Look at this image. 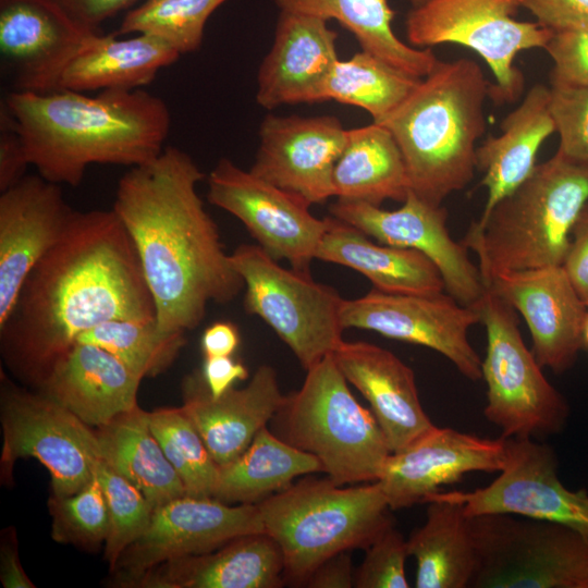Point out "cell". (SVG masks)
Segmentation results:
<instances>
[{"label": "cell", "instance_id": "6da1fadb", "mask_svg": "<svg viewBox=\"0 0 588 588\" xmlns=\"http://www.w3.org/2000/svg\"><path fill=\"white\" fill-rule=\"evenodd\" d=\"M114 319H157L135 246L113 209L75 210L0 324L2 354L38 387L83 332Z\"/></svg>", "mask_w": 588, "mask_h": 588}, {"label": "cell", "instance_id": "7a4b0ae2", "mask_svg": "<svg viewBox=\"0 0 588 588\" xmlns=\"http://www.w3.org/2000/svg\"><path fill=\"white\" fill-rule=\"evenodd\" d=\"M205 174L168 146L118 182L113 211L127 231L164 332L195 329L210 302L226 304L245 286L197 184Z\"/></svg>", "mask_w": 588, "mask_h": 588}, {"label": "cell", "instance_id": "3957f363", "mask_svg": "<svg viewBox=\"0 0 588 588\" xmlns=\"http://www.w3.org/2000/svg\"><path fill=\"white\" fill-rule=\"evenodd\" d=\"M30 166L49 182L75 187L90 164L136 167L164 149L167 103L142 88L88 96L68 89L10 91L2 100Z\"/></svg>", "mask_w": 588, "mask_h": 588}, {"label": "cell", "instance_id": "277c9868", "mask_svg": "<svg viewBox=\"0 0 588 588\" xmlns=\"http://www.w3.org/2000/svg\"><path fill=\"white\" fill-rule=\"evenodd\" d=\"M490 83L470 59L438 61L381 123L405 162L409 189L442 205L464 189L476 169V142L486 130L483 105Z\"/></svg>", "mask_w": 588, "mask_h": 588}, {"label": "cell", "instance_id": "5b68a950", "mask_svg": "<svg viewBox=\"0 0 588 588\" xmlns=\"http://www.w3.org/2000/svg\"><path fill=\"white\" fill-rule=\"evenodd\" d=\"M588 204V164L560 152L473 222L462 241L478 257L486 286L505 272L562 266Z\"/></svg>", "mask_w": 588, "mask_h": 588}, {"label": "cell", "instance_id": "8992f818", "mask_svg": "<svg viewBox=\"0 0 588 588\" xmlns=\"http://www.w3.org/2000/svg\"><path fill=\"white\" fill-rule=\"evenodd\" d=\"M264 531L280 547L284 583L303 586L329 558L367 549L393 525L377 481L348 487L306 478L257 503Z\"/></svg>", "mask_w": 588, "mask_h": 588}, {"label": "cell", "instance_id": "52a82bcc", "mask_svg": "<svg viewBox=\"0 0 588 588\" xmlns=\"http://www.w3.org/2000/svg\"><path fill=\"white\" fill-rule=\"evenodd\" d=\"M306 371L271 419L272 432L314 455L339 486L377 481L391 450L375 415L354 397L332 354Z\"/></svg>", "mask_w": 588, "mask_h": 588}, {"label": "cell", "instance_id": "ba28073f", "mask_svg": "<svg viewBox=\"0 0 588 588\" xmlns=\"http://www.w3.org/2000/svg\"><path fill=\"white\" fill-rule=\"evenodd\" d=\"M477 563L469 588H588V535L511 514L469 517Z\"/></svg>", "mask_w": 588, "mask_h": 588}, {"label": "cell", "instance_id": "9c48e42d", "mask_svg": "<svg viewBox=\"0 0 588 588\" xmlns=\"http://www.w3.org/2000/svg\"><path fill=\"white\" fill-rule=\"evenodd\" d=\"M479 311L487 332L486 356L481 360L487 420L500 428L503 438L559 433L568 417L567 403L526 346L516 310L488 289Z\"/></svg>", "mask_w": 588, "mask_h": 588}, {"label": "cell", "instance_id": "30bf717a", "mask_svg": "<svg viewBox=\"0 0 588 588\" xmlns=\"http://www.w3.org/2000/svg\"><path fill=\"white\" fill-rule=\"evenodd\" d=\"M520 7L523 0H427L407 13L406 37L416 48L457 44L475 51L495 79L489 97L511 103L524 90L523 73L514 64L516 56L544 48L554 33L538 22L516 20Z\"/></svg>", "mask_w": 588, "mask_h": 588}, {"label": "cell", "instance_id": "8fae6325", "mask_svg": "<svg viewBox=\"0 0 588 588\" xmlns=\"http://www.w3.org/2000/svg\"><path fill=\"white\" fill-rule=\"evenodd\" d=\"M245 285L244 308L261 318L304 369L333 354L343 342V298L310 274L285 269L259 245L242 244L230 255Z\"/></svg>", "mask_w": 588, "mask_h": 588}, {"label": "cell", "instance_id": "7c38bea8", "mask_svg": "<svg viewBox=\"0 0 588 588\" xmlns=\"http://www.w3.org/2000/svg\"><path fill=\"white\" fill-rule=\"evenodd\" d=\"M1 463L33 457L49 471L53 495L75 493L94 477L99 458L96 431L44 393L2 383Z\"/></svg>", "mask_w": 588, "mask_h": 588}, {"label": "cell", "instance_id": "4fadbf2b", "mask_svg": "<svg viewBox=\"0 0 588 588\" xmlns=\"http://www.w3.org/2000/svg\"><path fill=\"white\" fill-rule=\"evenodd\" d=\"M432 500L458 502L468 517L518 515L559 523L588 535L587 491L563 486L554 451L530 438H505V463L490 485L473 491H440L425 503Z\"/></svg>", "mask_w": 588, "mask_h": 588}, {"label": "cell", "instance_id": "5bb4252c", "mask_svg": "<svg viewBox=\"0 0 588 588\" xmlns=\"http://www.w3.org/2000/svg\"><path fill=\"white\" fill-rule=\"evenodd\" d=\"M207 181L210 204L237 218L273 259L310 274L328 218H316L309 205L228 158L218 161Z\"/></svg>", "mask_w": 588, "mask_h": 588}, {"label": "cell", "instance_id": "9a60e30c", "mask_svg": "<svg viewBox=\"0 0 588 588\" xmlns=\"http://www.w3.org/2000/svg\"><path fill=\"white\" fill-rule=\"evenodd\" d=\"M340 319L343 329L370 330L431 348L467 379L482 378L481 359L468 340L469 328L481 320L480 311L450 294H393L373 289L362 297L343 299Z\"/></svg>", "mask_w": 588, "mask_h": 588}, {"label": "cell", "instance_id": "2e32d148", "mask_svg": "<svg viewBox=\"0 0 588 588\" xmlns=\"http://www.w3.org/2000/svg\"><path fill=\"white\" fill-rule=\"evenodd\" d=\"M330 213L381 244L422 253L438 268L448 294L464 306L479 309L488 289L479 267L469 259L468 248L451 237L442 205L409 189L403 206L395 210L338 200L330 206Z\"/></svg>", "mask_w": 588, "mask_h": 588}, {"label": "cell", "instance_id": "e0dca14e", "mask_svg": "<svg viewBox=\"0 0 588 588\" xmlns=\"http://www.w3.org/2000/svg\"><path fill=\"white\" fill-rule=\"evenodd\" d=\"M264 531L257 504L182 495L154 510L145 532L121 555V583L170 560L213 551L234 538Z\"/></svg>", "mask_w": 588, "mask_h": 588}, {"label": "cell", "instance_id": "ac0fdd59", "mask_svg": "<svg viewBox=\"0 0 588 588\" xmlns=\"http://www.w3.org/2000/svg\"><path fill=\"white\" fill-rule=\"evenodd\" d=\"M249 171L307 205L334 196L333 171L347 135L333 115L268 114Z\"/></svg>", "mask_w": 588, "mask_h": 588}, {"label": "cell", "instance_id": "d6986e66", "mask_svg": "<svg viewBox=\"0 0 588 588\" xmlns=\"http://www.w3.org/2000/svg\"><path fill=\"white\" fill-rule=\"evenodd\" d=\"M97 33L53 0H0L1 62L12 90H60L63 71Z\"/></svg>", "mask_w": 588, "mask_h": 588}, {"label": "cell", "instance_id": "ffe728a7", "mask_svg": "<svg viewBox=\"0 0 588 588\" xmlns=\"http://www.w3.org/2000/svg\"><path fill=\"white\" fill-rule=\"evenodd\" d=\"M505 438L495 440L434 426L400 451L392 452L379 483L391 510L425 503L444 485L471 471H501Z\"/></svg>", "mask_w": 588, "mask_h": 588}, {"label": "cell", "instance_id": "44dd1931", "mask_svg": "<svg viewBox=\"0 0 588 588\" xmlns=\"http://www.w3.org/2000/svg\"><path fill=\"white\" fill-rule=\"evenodd\" d=\"M75 210L59 184L25 175L0 195V324L34 266L66 230Z\"/></svg>", "mask_w": 588, "mask_h": 588}, {"label": "cell", "instance_id": "7402d4cb", "mask_svg": "<svg viewBox=\"0 0 588 588\" xmlns=\"http://www.w3.org/2000/svg\"><path fill=\"white\" fill-rule=\"evenodd\" d=\"M524 317L532 338V353L541 367L562 372L584 347L588 307L562 266L497 275L487 285Z\"/></svg>", "mask_w": 588, "mask_h": 588}, {"label": "cell", "instance_id": "603a6c76", "mask_svg": "<svg viewBox=\"0 0 588 588\" xmlns=\"http://www.w3.org/2000/svg\"><path fill=\"white\" fill-rule=\"evenodd\" d=\"M336 40L338 33L327 21L280 11L272 45L257 72V103L271 110L324 101L328 78L339 60Z\"/></svg>", "mask_w": 588, "mask_h": 588}, {"label": "cell", "instance_id": "cb8c5ba5", "mask_svg": "<svg viewBox=\"0 0 588 588\" xmlns=\"http://www.w3.org/2000/svg\"><path fill=\"white\" fill-rule=\"evenodd\" d=\"M183 390L184 404L180 408L218 466L229 464L248 448L285 397L277 372L269 365H261L246 387L231 388L219 397L211 396L201 372L188 376Z\"/></svg>", "mask_w": 588, "mask_h": 588}, {"label": "cell", "instance_id": "d4e9b609", "mask_svg": "<svg viewBox=\"0 0 588 588\" xmlns=\"http://www.w3.org/2000/svg\"><path fill=\"white\" fill-rule=\"evenodd\" d=\"M332 356L347 382L368 401L391 453L434 427L421 406L414 371L392 352L343 340Z\"/></svg>", "mask_w": 588, "mask_h": 588}, {"label": "cell", "instance_id": "484cf974", "mask_svg": "<svg viewBox=\"0 0 588 588\" xmlns=\"http://www.w3.org/2000/svg\"><path fill=\"white\" fill-rule=\"evenodd\" d=\"M142 377L110 352L75 343L38 389L88 426L101 427L137 405Z\"/></svg>", "mask_w": 588, "mask_h": 588}, {"label": "cell", "instance_id": "4316f807", "mask_svg": "<svg viewBox=\"0 0 588 588\" xmlns=\"http://www.w3.org/2000/svg\"><path fill=\"white\" fill-rule=\"evenodd\" d=\"M284 560L265 531L232 539L220 548L160 563L125 583L152 588H278Z\"/></svg>", "mask_w": 588, "mask_h": 588}, {"label": "cell", "instance_id": "83f0119b", "mask_svg": "<svg viewBox=\"0 0 588 588\" xmlns=\"http://www.w3.org/2000/svg\"><path fill=\"white\" fill-rule=\"evenodd\" d=\"M319 243L316 259L352 268L373 289L393 294H438L445 291L434 264L422 253L376 244L360 230L334 217Z\"/></svg>", "mask_w": 588, "mask_h": 588}, {"label": "cell", "instance_id": "f1b7e54d", "mask_svg": "<svg viewBox=\"0 0 588 588\" xmlns=\"http://www.w3.org/2000/svg\"><path fill=\"white\" fill-rule=\"evenodd\" d=\"M550 88L534 85L522 102L501 123L499 136L489 135L476 149V168L482 173L488 213L534 171L543 142L555 132L549 110Z\"/></svg>", "mask_w": 588, "mask_h": 588}, {"label": "cell", "instance_id": "f546056e", "mask_svg": "<svg viewBox=\"0 0 588 588\" xmlns=\"http://www.w3.org/2000/svg\"><path fill=\"white\" fill-rule=\"evenodd\" d=\"M180 57L169 44L152 35L120 38L115 32L97 33L63 71L60 89L85 94L138 89Z\"/></svg>", "mask_w": 588, "mask_h": 588}, {"label": "cell", "instance_id": "4dcf8cb0", "mask_svg": "<svg viewBox=\"0 0 588 588\" xmlns=\"http://www.w3.org/2000/svg\"><path fill=\"white\" fill-rule=\"evenodd\" d=\"M338 200L380 206L384 200L404 201L409 182L402 152L382 124L347 130L344 148L333 171Z\"/></svg>", "mask_w": 588, "mask_h": 588}, {"label": "cell", "instance_id": "1f68e13d", "mask_svg": "<svg viewBox=\"0 0 588 588\" xmlns=\"http://www.w3.org/2000/svg\"><path fill=\"white\" fill-rule=\"evenodd\" d=\"M95 431L99 457L136 486L155 509L186 495L180 476L150 429L149 412L136 405Z\"/></svg>", "mask_w": 588, "mask_h": 588}, {"label": "cell", "instance_id": "d6a6232c", "mask_svg": "<svg viewBox=\"0 0 588 588\" xmlns=\"http://www.w3.org/2000/svg\"><path fill=\"white\" fill-rule=\"evenodd\" d=\"M426 522L407 539L417 588H468L477 555L469 517L458 502H427Z\"/></svg>", "mask_w": 588, "mask_h": 588}, {"label": "cell", "instance_id": "836d02e7", "mask_svg": "<svg viewBox=\"0 0 588 588\" xmlns=\"http://www.w3.org/2000/svg\"><path fill=\"white\" fill-rule=\"evenodd\" d=\"M280 11L335 20L358 41L362 50L417 78L439 61L431 48L402 41L392 27L395 11L388 0H274Z\"/></svg>", "mask_w": 588, "mask_h": 588}, {"label": "cell", "instance_id": "e575fe53", "mask_svg": "<svg viewBox=\"0 0 588 588\" xmlns=\"http://www.w3.org/2000/svg\"><path fill=\"white\" fill-rule=\"evenodd\" d=\"M323 471L320 462L262 428L235 460L219 466L213 498L229 504H257L294 479Z\"/></svg>", "mask_w": 588, "mask_h": 588}, {"label": "cell", "instance_id": "d590c367", "mask_svg": "<svg viewBox=\"0 0 588 588\" xmlns=\"http://www.w3.org/2000/svg\"><path fill=\"white\" fill-rule=\"evenodd\" d=\"M421 78L411 76L364 50L338 60L324 88L334 100L367 111L381 123L414 90Z\"/></svg>", "mask_w": 588, "mask_h": 588}, {"label": "cell", "instance_id": "8d00e7d4", "mask_svg": "<svg viewBox=\"0 0 588 588\" xmlns=\"http://www.w3.org/2000/svg\"><path fill=\"white\" fill-rule=\"evenodd\" d=\"M76 342L110 352L145 378L169 368L186 339L183 332L162 331L157 319H114L83 332Z\"/></svg>", "mask_w": 588, "mask_h": 588}, {"label": "cell", "instance_id": "74e56055", "mask_svg": "<svg viewBox=\"0 0 588 588\" xmlns=\"http://www.w3.org/2000/svg\"><path fill=\"white\" fill-rule=\"evenodd\" d=\"M228 0H145L131 9L115 33L156 36L181 56L198 50L211 14Z\"/></svg>", "mask_w": 588, "mask_h": 588}, {"label": "cell", "instance_id": "f35d334b", "mask_svg": "<svg viewBox=\"0 0 588 588\" xmlns=\"http://www.w3.org/2000/svg\"><path fill=\"white\" fill-rule=\"evenodd\" d=\"M149 426L168 461L180 476L186 494L213 498L219 466L181 408L149 412Z\"/></svg>", "mask_w": 588, "mask_h": 588}, {"label": "cell", "instance_id": "ab89813d", "mask_svg": "<svg viewBox=\"0 0 588 588\" xmlns=\"http://www.w3.org/2000/svg\"><path fill=\"white\" fill-rule=\"evenodd\" d=\"M93 475L100 483L109 511L105 559L113 571L122 553L147 529L155 507L136 486L100 457L94 463Z\"/></svg>", "mask_w": 588, "mask_h": 588}, {"label": "cell", "instance_id": "60d3db41", "mask_svg": "<svg viewBox=\"0 0 588 588\" xmlns=\"http://www.w3.org/2000/svg\"><path fill=\"white\" fill-rule=\"evenodd\" d=\"M52 537L58 542L95 548L106 542L110 517L99 481L93 479L73 494L49 501Z\"/></svg>", "mask_w": 588, "mask_h": 588}, {"label": "cell", "instance_id": "b9f144b4", "mask_svg": "<svg viewBox=\"0 0 588 588\" xmlns=\"http://www.w3.org/2000/svg\"><path fill=\"white\" fill-rule=\"evenodd\" d=\"M549 110L560 135L558 152L588 164V86L551 84Z\"/></svg>", "mask_w": 588, "mask_h": 588}, {"label": "cell", "instance_id": "7bdbcfd3", "mask_svg": "<svg viewBox=\"0 0 588 588\" xmlns=\"http://www.w3.org/2000/svg\"><path fill=\"white\" fill-rule=\"evenodd\" d=\"M409 556L407 540L394 525L380 534L366 549V555L356 571L357 588H408L405 562Z\"/></svg>", "mask_w": 588, "mask_h": 588}, {"label": "cell", "instance_id": "ee69618b", "mask_svg": "<svg viewBox=\"0 0 588 588\" xmlns=\"http://www.w3.org/2000/svg\"><path fill=\"white\" fill-rule=\"evenodd\" d=\"M543 49L553 61L551 84L588 86V23L555 30Z\"/></svg>", "mask_w": 588, "mask_h": 588}, {"label": "cell", "instance_id": "f6af8a7d", "mask_svg": "<svg viewBox=\"0 0 588 588\" xmlns=\"http://www.w3.org/2000/svg\"><path fill=\"white\" fill-rule=\"evenodd\" d=\"M30 166L23 139L15 127L14 120L1 101L0 108V192L19 183Z\"/></svg>", "mask_w": 588, "mask_h": 588}, {"label": "cell", "instance_id": "bcb514c9", "mask_svg": "<svg viewBox=\"0 0 588 588\" xmlns=\"http://www.w3.org/2000/svg\"><path fill=\"white\" fill-rule=\"evenodd\" d=\"M523 8L554 32L588 23V0H523Z\"/></svg>", "mask_w": 588, "mask_h": 588}, {"label": "cell", "instance_id": "7dc6e473", "mask_svg": "<svg viewBox=\"0 0 588 588\" xmlns=\"http://www.w3.org/2000/svg\"><path fill=\"white\" fill-rule=\"evenodd\" d=\"M562 267L576 293L588 307V204L574 225Z\"/></svg>", "mask_w": 588, "mask_h": 588}, {"label": "cell", "instance_id": "c3c4849f", "mask_svg": "<svg viewBox=\"0 0 588 588\" xmlns=\"http://www.w3.org/2000/svg\"><path fill=\"white\" fill-rule=\"evenodd\" d=\"M83 26L98 32L99 26L118 13L135 8L145 0H53Z\"/></svg>", "mask_w": 588, "mask_h": 588}, {"label": "cell", "instance_id": "681fc988", "mask_svg": "<svg viewBox=\"0 0 588 588\" xmlns=\"http://www.w3.org/2000/svg\"><path fill=\"white\" fill-rule=\"evenodd\" d=\"M203 379L212 397H219L233 388L234 382L248 378L247 368L232 356L205 357Z\"/></svg>", "mask_w": 588, "mask_h": 588}, {"label": "cell", "instance_id": "f907efd6", "mask_svg": "<svg viewBox=\"0 0 588 588\" xmlns=\"http://www.w3.org/2000/svg\"><path fill=\"white\" fill-rule=\"evenodd\" d=\"M355 575L348 551L338 553L322 562L306 579L304 587L351 588Z\"/></svg>", "mask_w": 588, "mask_h": 588}, {"label": "cell", "instance_id": "816d5d0a", "mask_svg": "<svg viewBox=\"0 0 588 588\" xmlns=\"http://www.w3.org/2000/svg\"><path fill=\"white\" fill-rule=\"evenodd\" d=\"M240 343V331L231 321L213 322L206 328L200 340L205 357L232 356Z\"/></svg>", "mask_w": 588, "mask_h": 588}, {"label": "cell", "instance_id": "f5cc1de1", "mask_svg": "<svg viewBox=\"0 0 588 588\" xmlns=\"http://www.w3.org/2000/svg\"><path fill=\"white\" fill-rule=\"evenodd\" d=\"M0 578L5 588H34L17 558L16 548L5 546L1 549Z\"/></svg>", "mask_w": 588, "mask_h": 588}, {"label": "cell", "instance_id": "db71d44e", "mask_svg": "<svg viewBox=\"0 0 588 588\" xmlns=\"http://www.w3.org/2000/svg\"><path fill=\"white\" fill-rule=\"evenodd\" d=\"M583 341H584V346L588 347V311H587L585 322H584Z\"/></svg>", "mask_w": 588, "mask_h": 588}, {"label": "cell", "instance_id": "11a10c76", "mask_svg": "<svg viewBox=\"0 0 588 588\" xmlns=\"http://www.w3.org/2000/svg\"><path fill=\"white\" fill-rule=\"evenodd\" d=\"M409 1L412 3V7H418V5L422 4L427 0H409Z\"/></svg>", "mask_w": 588, "mask_h": 588}]
</instances>
